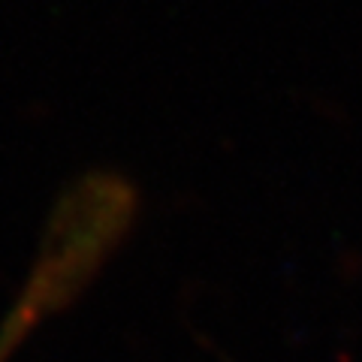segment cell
Here are the masks:
<instances>
[{
    "mask_svg": "<svg viewBox=\"0 0 362 362\" xmlns=\"http://www.w3.org/2000/svg\"><path fill=\"white\" fill-rule=\"evenodd\" d=\"M133 214V190L109 173L82 175L61 194L25 284L0 320V362H13L40 326L66 311L94 284L121 247Z\"/></svg>",
    "mask_w": 362,
    "mask_h": 362,
    "instance_id": "1",
    "label": "cell"
}]
</instances>
